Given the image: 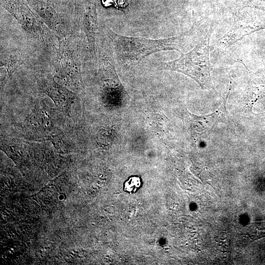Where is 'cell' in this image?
<instances>
[{
  "mask_svg": "<svg viewBox=\"0 0 265 265\" xmlns=\"http://www.w3.org/2000/svg\"><path fill=\"white\" fill-rule=\"evenodd\" d=\"M54 78L73 91L83 87L81 73L80 49L69 36L58 39Z\"/></svg>",
  "mask_w": 265,
  "mask_h": 265,
  "instance_id": "3",
  "label": "cell"
},
{
  "mask_svg": "<svg viewBox=\"0 0 265 265\" xmlns=\"http://www.w3.org/2000/svg\"><path fill=\"white\" fill-rule=\"evenodd\" d=\"M212 30L211 26L203 40L192 50L174 60L161 62V68L186 75L203 89L212 88L209 60V43Z\"/></svg>",
  "mask_w": 265,
  "mask_h": 265,
  "instance_id": "2",
  "label": "cell"
},
{
  "mask_svg": "<svg viewBox=\"0 0 265 265\" xmlns=\"http://www.w3.org/2000/svg\"><path fill=\"white\" fill-rule=\"evenodd\" d=\"M22 59V54L18 51L1 52L0 63L1 90L3 89L11 76L20 64Z\"/></svg>",
  "mask_w": 265,
  "mask_h": 265,
  "instance_id": "9",
  "label": "cell"
},
{
  "mask_svg": "<svg viewBox=\"0 0 265 265\" xmlns=\"http://www.w3.org/2000/svg\"><path fill=\"white\" fill-rule=\"evenodd\" d=\"M80 26L86 37L89 52L94 62L97 60L96 52V37L98 17L96 0H76Z\"/></svg>",
  "mask_w": 265,
  "mask_h": 265,
  "instance_id": "6",
  "label": "cell"
},
{
  "mask_svg": "<svg viewBox=\"0 0 265 265\" xmlns=\"http://www.w3.org/2000/svg\"><path fill=\"white\" fill-rule=\"evenodd\" d=\"M50 113L44 106L35 107L26 120V127L30 132L43 138L51 140L55 135L53 133L55 125Z\"/></svg>",
  "mask_w": 265,
  "mask_h": 265,
  "instance_id": "8",
  "label": "cell"
},
{
  "mask_svg": "<svg viewBox=\"0 0 265 265\" xmlns=\"http://www.w3.org/2000/svg\"><path fill=\"white\" fill-rule=\"evenodd\" d=\"M141 180L137 176L130 177L124 184V190L129 193H134L141 186Z\"/></svg>",
  "mask_w": 265,
  "mask_h": 265,
  "instance_id": "10",
  "label": "cell"
},
{
  "mask_svg": "<svg viewBox=\"0 0 265 265\" xmlns=\"http://www.w3.org/2000/svg\"><path fill=\"white\" fill-rule=\"evenodd\" d=\"M190 29L186 34L159 39L129 37L118 34L109 28L106 30L113 51L119 62L129 65L139 62L145 57L157 52L175 50L184 51L189 40Z\"/></svg>",
  "mask_w": 265,
  "mask_h": 265,
  "instance_id": "1",
  "label": "cell"
},
{
  "mask_svg": "<svg viewBox=\"0 0 265 265\" xmlns=\"http://www.w3.org/2000/svg\"><path fill=\"white\" fill-rule=\"evenodd\" d=\"M38 84L40 92L52 99L56 108L69 116L72 105L77 100L76 94L57 82L53 77L50 75L40 79Z\"/></svg>",
  "mask_w": 265,
  "mask_h": 265,
  "instance_id": "5",
  "label": "cell"
},
{
  "mask_svg": "<svg viewBox=\"0 0 265 265\" xmlns=\"http://www.w3.org/2000/svg\"><path fill=\"white\" fill-rule=\"evenodd\" d=\"M0 3L29 37L43 44L51 42V31L45 26L26 0H0Z\"/></svg>",
  "mask_w": 265,
  "mask_h": 265,
  "instance_id": "4",
  "label": "cell"
},
{
  "mask_svg": "<svg viewBox=\"0 0 265 265\" xmlns=\"http://www.w3.org/2000/svg\"><path fill=\"white\" fill-rule=\"evenodd\" d=\"M30 7L58 39L68 36L66 25L49 3L41 0H26Z\"/></svg>",
  "mask_w": 265,
  "mask_h": 265,
  "instance_id": "7",
  "label": "cell"
}]
</instances>
